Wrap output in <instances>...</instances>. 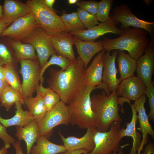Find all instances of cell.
<instances>
[{
  "label": "cell",
  "mask_w": 154,
  "mask_h": 154,
  "mask_svg": "<svg viewBox=\"0 0 154 154\" xmlns=\"http://www.w3.org/2000/svg\"><path fill=\"white\" fill-rule=\"evenodd\" d=\"M85 72L83 63L78 56L64 70L50 69L47 82L49 87L59 95L60 100L68 105L87 85Z\"/></svg>",
  "instance_id": "1"
},
{
  "label": "cell",
  "mask_w": 154,
  "mask_h": 154,
  "mask_svg": "<svg viewBox=\"0 0 154 154\" xmlns=\"http://www.w3.org/2000/svg\"><path fill=\"white\" fill-rule=\"evenodd\" d=\"M122 29L119 37L113 39L105 38L102 40L104 48L110 52L114 50H126L129 56L137 60L149 44L148 33L140 28L129 27Z\"/></svg>",
  "instance_id": "2"
},
{
  "label": "cell",
  "mask_w": 154,
  "mask_h": 154,
  "mask_svg": "<svg viewBox=\"0 0 154 154\" xmlns=\"http://www.w3.org/2000/svg\"><path fill=\"white\" fill-rule=\"evenodd\" d=\"M91 107L95 119V127L100 131L106 132L115 122H122L119 114L118 97L116 90L109 95L103 90L101 93L91 96Z\"/></svg>",
  "instance_id": "3"
},
{
  "label": "cell",
  "mask_w": 154,
  "mask_h": 154,
  "mask_svg": "<svg viewBox=\"0 0 154 154\" xmlns=\"http://www.w3.org/2000/svg\"><path fill=\"white\" fill-rule=\"evenodd\" d=\"M100 86H86L78 96L67 105L70 123L80 129L95 127V119L91 107L90 94L94 90Z\"/></svg>",
  "instance_id": "4"
},
{
  "label": "cell",
  "mask_w": 154,
  "mask_h": 154,
  "mask_svg": "<svg viewBox=\"0 0 154 154\" xmlns=\"http://www.w3.org/2000/svg\"><path fill=\"white\" fill-rule=\"evenodd\" d=\"M25 3L30 7L40 27L47 34L53 35L67 33L60 16L48 8L44 0H28Z\"/></svg>",
  "instance_id": "5"
},
{
  "label": "cell",
  "mask_w": 154,
  "mask_h": 154,
  "mask_svg": "<svg viewBox=\"0 0 154 154\" xmlns=\"http://www.w3.org/2000/svg\"><path fill=\"white\" fill-rule=\"evenodd\" d=\"M120 122L112 123L106 132L97 130L94 135L95 146L93 150L86 154H112L118 152L122 138L120 136L121 128Z\"/></svg>",
  "instance_id": "6"
},
{
  "label": "cell",
  "mask_w": 154,
  "mask_h": 154,
  "mask_svg": "<svg viewBox=\"0 0 154 154\" xmlns=\"http://www.w3.org/2000/svg\"><path fill=\"white\" fill-rule=\"evenodd\" d=\"M20 72L23 77L21 84L22 96L23 99L32 96L39 84L41 70L38 60H21Z\"/></svg>",
  "instance_id": "7"
},
{
  "label": "cell",
  "mask_w": 154,
  "mask_h": 154,
  "mask_svg": "<svg viewBox=\"0 0 154 154\" xmlns=\"http://www.w3.org/2000/svg\"><path fill=\"white\" fill-rule=\"evenodd\" d=\"M110 17L111 19L121 23V29L131 27L142 29L149 34L151 39H154V22H148L138 18L125 3L116 7Z\"/></svg>",
  "instance_id": "8"
},
{
  "label": "cell",
  "mask_w": 154,
  "mask_h": 154,
  "mask_svg": "<svg viewBox=\"0 0 154 154\" xmlns=\"http://www.w3.org/2000/svg\"><path fill=\"white\" fill-rule=\"evenodd\" d=\"M70 121L67 105L61 100L50 110L38 124L39 136L47 137L56 126L63 125H68Z\"/></svg>",
  "instance_id": "9"
},
{
  "label": "cell",
  "mask_w": 154,
  "mask_h": 154,
  "mask_svg": "<svg viewBox=\"0 0 154 154\" xmlns=\"http://www.w3.org/2000/svg\"><path fill=\"white\" fill-rule=\"evenodd\" d=\"M39 26L31 12L13 22L0 35L13 40L22 41L31 35Z\"/></svg>",
  "instance_id": "10"
},
{
  "label": "cell",
  "mask_w": 154,
  "mask_h": 154,
  "mask_svg": "<svg viewBox=\"0 0 154 154\" xmlns=\"http://www.w3.org/2000/svg\"><path fill=\"white\" fill-rule=\"evenodd\" d=\"M21 41L31 44L34 48L41 68L47 62L50 56L56 54L50 42L48 35L40 27Z\"/></svg>",
  "instance_id": "11"
},
{
  "label": "cell",
  "mask_w": 154,
  "mask_h": 154,
  "mask_svg": "<svg viewBox=\"0 0 154 154\" xmlns=\"http://www.w3.org/2000/svg\"><path fill=\"white\" fill-rule=\"evenodd\" d=\"M118 50L106 51L104 57V68L102 77V84L100 89H103L107 95L110 92L116 90L121 81L117 78V70L116 68L115 60Z\"/></svg>",
  "instance_id": "12"
},
{
  "label": "cell",
  "mask_w": 154,
  "mask_h": 154,
  "mask_svg": "<svg viewBox=\"0 0 154 154\" xmlns=\"http://www.w3.org/2000/svg\"><path fill=\"white\" fill-rule=\"evenodd\" d=\"M119 23L111 19L99 24L91 28L85 30L70 33L84 41H94L102 36L108 33H112L120 36L123 29L116 27Z\"/></svg>",
  "instance_id": "13"
},
{
  "label": "cell",
  "mask_w": 154,
  "mask_h": 154,
  "mask_svg": "<svg viewBox=\"0 0 154 154\" xmlns=\"http://www.w3.org/2000/svg\"><path fill=\"white\" fill-rule=\"evenodd\" d=\"M154 40L151 42L143 55L137 60L136 72L137 77L147 87L152 82L154 69Z\"/></svg>",
  "instance_id": "14"
},
{
  "label": "cell",
  "mask_w": 154,
  "mask_h": 154,
  "mask_svg": "<svg viewBox=\"0 0 154 154\" xmlns=\"http://www.w3.org/2000/svg\"><path fill=\"white\" fill-rule=\"evenodd\" d=\"M97 130L94 127H89L87 128L85 134L80 138L73 136L65 137L60 132L58 133L63 145L67 151L72 152L83 149L89 153L92 151L94 147V135Z\"/></svg>",
  "instance_id": "15"
},
{
  "label": "cell",
  "mask_w": 154,
  "mask_h": 154,
  "mask_svg": "<svg viewBox=\"0 0 154 154\" xmlns=\"http://www.w3.org/2000/svg\"><path fill=\"white\" fill-rule=\"evenodd\" d=\"M121 82L116 90L117 96L135 101L145 94L146 87L137 76L127 78Z\"/></svg>",
  "instance_id": "16"
},
{
  "label": "cell",
  "mask_w": 154,
  "mask_h": 154,
  "mask_svg": "<svg viewBox=\"0 0 154 154\" xmlns=\"http://www.w3.org/2000/svg\"><path fill=\"white\" fill-rule=\"evenodd\" d=\"M50 42L58 55L68 58L71 62L75 61L76 58L73 48L74 37L66 33L53 35H48Z\"/></svg>",
  "instance_id": "17"
},
{
  "label": "cell",
  "mask_w": 154,
  "mask_h": 154,
  "mask_svg": "<svg viewBox=\"0 0 154 154\" xmlns=\"http://www.w3.org/2000/svg\"><path fill=\"white\" fill-rule=\"evenodd\" d=\"M146 100V97L144 94L135 101L133 104L138 113V119L140 125L138 129L142 133V138L140 144L143 145L147 142L148 135H150L153 139H154V131L149 122V116L146 114L145 108Z\"/></svg>",
  "instance_id": "18"
},
{
  "label": "cell",
  "mask_w": 154,
  "mask_h": 154,
  "mask_svg": "<svg viewBox=\"0 0 154 154\" xmlns=\"http://www.w3.org/2000/svg\"><path fill=\"white\" fill-rule=\"evenodd\" d=\"M74 37V44L76 46L78 56L82 61L86 69L93 56L104 49L102 40L96 42L84 41L75 36Z\"/></svg>",
  "instance_id": "19"
},
{
  "label": "cell",
  "mask_w": 154,
  "mask_h": 154,
  "mask_svg": "<svg viewBox=\"0 0 154 154\" xmlns=\"http://www.w3.org/2000/svg\"><path fill=\"white\" fill-rule=\"evenodd\" d=\"M106 51L104 49L99 52L94 57L88 67L85 69L86 86L96 87L102 85L104 57Z\"/></svg>",
  "instance_id": "20"
},
{
  "label": "cell",
  "mask_w": 154,
  "mask_h": 154,
  "mask_svg": "<svg viewBox=\"0 0 154 154\" xmlns=\"http://www.w3.org/2000/svg\"><path fill=\"white\" fill-rule=\"evenodd\" d=\"M4 19L10 24L31 12L30 7L18 0H5L3 6Z\"/></svg>",
  "instance_id": "21"
},
{
  "label": "cell",
  "mask_w": 154,
  "mask_h": 154,
  "mask_svg": "<svg viewBox=\"0 0 154 154\" xmlns=\"http://www.w3.org/2000/svg\"><path fill=\"white\" fill-rule=\"evenodd\" d=\"M129 103L132 110L131 119L129 123L126 124V128L125 129L124 127H122L120 136L122 139L126 136L130 137L132 138L133 140V145L129 154H137L138 147L141 142V136L136 129V125L138 120L137 112L134 105L131 104L130 102Z\"/></svg>",
  "instance_id": "22"
},
{
  "label": "cell",
  "mask_w": 154,
  "mask_h": 154,
  "mask_svg": "<svg viewBox=\"0 0 154 154\" xmlns=\"http://www.w3.org/2000/svg\"><path fill=\"white\" fill-rule=\"evenodd\" d=\"M15 136L19 141L24 140L26 145L27 154H30L31 148L39 137L38 125L35 119L24 127L17 126Z\"/></svg>",
  "instance_id": "23"
},
{
  "label": "cell",
  "mask_w": 154,
  "mask_h": 154,
  "mask_svg": "<svg viewBox=\"0 0 154 154\" xmlns=\"http://www.w3.org/2000/svg\"><path fill=\"white\" fill-rule=\"evenodd\" d=\"M23 104L18 102L15 104L16 111L15 115L12 117L5 119L0 115V122L6 127L12 126L24 127L33 121L35 119L29 111L24 110Z\"/></svg>",
  "instance_id": "24"
},
{
  "label": "cell",
  "mask_w": 154,
  "mask_h": 154,
  "mask_svg": "<svg viewBox=\"0 0 154 154\" xmlns=\"http://www.w3.org/2000/svg\"><path fill=\"white\" fill-rule=\"evenodd\" d=\"M117 57L120 81L121 82L125 79L134 76V73L137 66V60L121 50H118Z\"/></svg>",
  "instance_id": "25"
},
{
  "label": "cell",
  "mask_w": 154,
  "mask_h": 154,
  "mask_svg": "<svg viewBox=\"0 0 154 154\" xmlns=\"http://www.w3.org/2000/svg\"><path fill=\"white\" fill-rule=\"evenodd\" d=\"M36 143L32 147L30 154H57L67 151L63 145L52 143L45 136H39Z\"/></svg>",
  "instance_id": "26"
},
{
  "label": "cell",
  "mask_w": 154,
  "mask_h": 154,
  "mask_svg": "<svg viewBox=\"0 0 154 154\" xmlns=\"http://www.w3.org/2000/svg\"><path fill=\"white\" fill-rule=\"evenodd\" d=\"M23 102L38 124L47 112L44 105L43 97L37 93L36 97L32 96L26 98L23 100Z\"/></svg>",
  "instance_id": "27"
},
{
  "label": "cell",
  "mask_w": 154,
  "mask_h": 154,
  "mask_svg": "<svg viewBox=\"0 0 154 154\" xmlns=\"http://www.w3.org/2000/svg\"><path fill=\"white\" fill-rule=\"evenodd\" d=\"M10 44L15 51L16 57L19 61L38 59L35 50L31 44L23 43L20 41L13 40L10 42Z\"/></svg>",
  "instance_id": "28"
},
{
  "label": "cell",
  "mask_w": 154,
  "mask_h": 154,
  "mask_svg": "<svg viewBox=\"0 0 154 154\" xmlns=\"http://www.w3.org/2000/svg\"><path fill=\"white\" fill-rule=\"evenodd\" d=\"M0 102L1 106L4 107L7 111L17 102L24 104L22 95L9 85L6 87L0 94Z\"/></svg>",
  "instance_id": "29"
},
{
  "label": "cell",
  "mask_w": 154,
  "mask_h": 154,
  "mask_svg": "<svg viewBox=\"0 0 154 154\" xmlns=\"http://www.w3.org/2000/svg\"><path fill=\"white\" fill-rule=\"evenodd\" d=\"M66 32L70 33L86 29L76 12L67 13L65 10L60 16Z\"/></svg>",
  "instance_id": "30"
},
{
  "label": "cell",
  "mask_w": 154,
  "mask_h": 154,
  "mask_svg": "<svg viewBox=\"0 0 154 154\" xmlns=\"http://www.w3.org/2000/svg\"><path fill=\"white\" fill-rule=\"evenodd\" d=\"M36 91L43 98L44 105L47 112L50 110L60 100L59 95L50 88H45L38 84Z\"/></svg>",
  "instance_id": "31"
},
{
  "label": "cell",
  "mask_w": 154,
  "mask_h": 154,
  "mask_svg": "<svg viewBox=\"0 0 154 154\" xmlns=\"http://www.w3.org/2000/svg\"><path fill=\"white\" fill-rule=\"evenodd\" d=\"M71 61L66 57L62 55L54 54L51 56L50 60L41 68L40 79V84H42L44 80V73L46 69L50 66L52 65H58L61 68V70L66 69L70 64Z\"/></svg>",
  "instance_id": "32"
},
{
  "label": "cell",
  "mask_w": 154,
  "mask_h": 154,
  "mask_svg": "<svg viewBox=\"0 0 154 154\" xmlns=\"http://www.w3.org/2000/svg\"><path fill=\"white\" fill-rule=\"evenodd\" d=\"M4 67L5 80L22 95L21 84L13 63L8 64Z\"/></svg>",
  "instance_id": "33"
},
{
  "label": "cell",
  "mask_w": 154,
  "mask_h": 154,
  "mask_svg": "<svg viewBox=\"0 0 154 154\" xmlns=\"http://www.w3.org/2000/svg\"><path fill=\"white\" fill-rule=\"evenodd\" d=\"M113 1V0H102L98 2L96 14L98 21L103 23L111 19L110 13Z\"/></svg>",
  "instance_id": "34"
},
{
  "label": "cell",
  "mask_w": 154,
  "mask_h": 154,
  "mask_svg": "<svg viewBox=\"0 0 154 154\" xmlns=\"http://www.w3.org/2000/svg\"><path fill=\"white\" fill-rule=\"evenodd\" d=\"M77 10L79 18L86 29L91 28L99 24L96 15L79 7Z\"/></svg>",
  "instance_id": "35"
},
{
  "label": "cell",
  "mask_w": 154,
  "mask_h": 154,
  "mask_svg": "<svg viewBox=\"0 0 154 154\" xmlns=\"http://www.w3.org/2000/svg\"><path fill=\"white\" fill-rule=\"evenodd\" d=\"M145 96L148 97L150 108L148 116L152 121H154V83L152 82L146 87L145 92Z\"/></svg>",
  "instance_id": "36"
},
{
  "label": "cell",
  "mask_w": 154,
  "mask_h": 154,
  "mask_svg": "<svg viewBox=\"0 0 154 154\" xmlns=\"http://www.w3.org/2000/svg\"><path fill=\"white\" fill-rule=\"evenodd\" d=\"M12 54L6 45L0 42V65L3 66L13 63Z\"/></svg>",
  "instance_id": "37"
},
{
  "label": "cell",
  "mask_w": 154,
  "mask_h": 154,
  "mask_svg": "<svg viewBox=\"0 0 154 154\" xmlns=\"http://www.w3.org/2000/svg\"><path fill=\"white\" fill-rule=\"evenodd\" d=\"M76 4L79 7V8L92 15H96L98 5V2L96 1L78 0Z\"/></svg>",
  "instance_id": "38"
},
{
  "label": "cell",
  "mask_w": 154,
  "mask_h": 154,
  "mask_svg": "<svg viewBox=\"0 0 154 154\" xmlns=\"http://www.w3.org/2000/svg\"><path fill=\"white\" fill-rule=\"evenodd\" d=\"M6 128L0 122V138L3 141L5 147L8 149L11 147V144L14 143L15 140L13 137L7 133Z\"/></svg>",
  "instance_id": "39"
},
{
  "label": "cell",
  "mask_w": 154,
  "mask_h": 154,
  "mask_svg": "<svg viewBox=\"0 0 154 154\" xmlns=\"http://www.w3.org/2000/svg\"><path fill=\"white\" fill-rule=\"evenodd\" d=\"M141 154H154V146L153 143L150 142L147 144Z\"/></svg>",
  "instance_id": "40"
},
{
  "label": "cell",
  "mask_w": 154,
  "mask_h": 154,
  "mask_svg": "<svg viewBox=\"0 0 154 154\" xmlns=\"http://www.w3.org/2000/svg\"><path fill=\"white\" fill-rule=\"evenodd\" d=\"M13 145L15 149L16 154H23L20 141H16Z\"/></svg>",
  "instance_id": "41"
},
{
  "label": "cell",
  "mask_w": 154,
  "mask_h": 154,
  "mask_svg": "<svg viewBox=\"0 0 154 154\" xmlns=\"http://www.w3.org/2000/svg\"><path fill=\"white\" fill-rule=\"evenodd\" d=\"M10 25L7 23L4 19L0 20V35Z\"/></svg>",
  "instance_id": "42"
},
{
  "label": "cell",
  "mask_w": 154,
  "mask_h": 154,
  "mask_svg": "<svg viewBox=\"0 0 154 154\" xmlns=\"http://www.w3.org/2000/svg\"><path fill=\"white\" fill-rule=\"evenodd\" d=\"M46 6L52 10L55 11L53 8V5L55 1V0H44Z\"/></svg>",
  "instance_id": "43"
},
{
  "label": "cell",
  "mask_w": 154,
  "mask_h": 154,
  "mask_svg": "<svg viewBox=\"0 0 154 154\" xmlns=\"http://www.w3.org/2000/svg\"><path fill=\"white\" fill-rule=\"evenodd\" d=\"M8 85V84L5 80L0 79V94Z\"/></svg>",
  "instance_id": "44"
},
{
  "label": "cell",
  "mask_w": 154,
  "mask_h": 154,
  "mask_svg": "<svg viewBox=\"0 0 154 154\" xmlns=\"http://www.w3.org/2000/svg\"><path fill=\"white\" fill-rule=\"evenodd\" d=\"M89 153L84 149H81L70 152V154H86Z\"/></svg>",
  "instance_id": "45"
},
{
  "label": "cell",
  "mask_w": 154,
  "mask_h": 154,
  "mask_svg": "<svg viewBox=\"0 0 154 154\" xmlns=\"http://www.w3.org/2000/svg\"><path fill=\"white\" fill-rule=\"evenodd\" d=\"M0 79L5 80L4 67L1 65H0Z\"/></svg>",
  "instance_id": "46"
},
{
  "label": "cell",
  "mask_w": 154,
  "mask_h": 154,
  "mask_svg": "<svg viewBox=\"0 0 154 154\" xmlns=\"http://www.w3.org/2000/svg\"><path fill=\"white\" fill-rule=\"evenodd\" d=\"M127 145H128V144H127L126 145H124L121 146L120 148L119 151L118 152V153H117V152H114L112 154H124V153L123 151V149Z\"/></svg>",
  "instance_id": "47"
},
{
  "label": "cell",
  "mask_w": 154,
  "mask_h": 154,
  "mask_svg": "<svg viewBox=\"0 0 154 154\" xmlns=\"http://www.w3.org/2000/svg\"><path fill=\"white\" fill-rule=\"evenodd\" d=\"M0 154H8L7 149L4 146L0 150Z\"/></svg>",
  "instance_id": "48"
},
{
  "label": "cell",
  "mask_w": 154,
  "mask_h": 154,
  "mask_svg": "<svg viewBox=\"0 0 154 154\" xmlns=\"http://www.w3.org/2000/svg\"><path fill=\"white\" fill-rule=\"evenodd\" d=\"M4 19L3 15V6L0 4V20Z\"/></svg>",
  "instance_id": "49"
},
{
  "label": "cell",
  "mask_w": 154,
  "mask_h": 154,
  "mask_svg": "<svg viewBox=\"0 0 154 154\" xmlns=\"http://www.w3.org/2000/svg\"><path fill=\"white\" fill-rule=\"evenodd\" d=\"M142 1L147 6L150 5L153 1L152 0H143Z\"/></svg>",
  "instance_id": "50"
},
{
  "label": "cell",
  "mask_w": 154,
  "mask_h": 154,
  "mask_svg": "<svg viewBox=\"0 0 154 154\" xmlns=\"http://www.w3.org/2000/svg\"><path fill=\"white\" fill-rule=\"evenodd\" d=\"M143 146L141 145H140L138 147L137 151V154H141V151L143 149Z\"/></svg>",
  "instance_id": "51"
},
{
  "label": "cell",
  "mask_w": 154,
  "mask_h": 154,
  "mask_svg": "<svg viewBox=\"0 0 154 154\" xmlns=\"http://www.w3.org/2000/svg\"><path fill=\"white\" fill-rule=\"evenodd\" d=\"M78 1V0H68V2L70 4H73L76 3Z\"/></svg>",
  "instance_id": "52"
},
{
  "label": "cell",
  "mask_w": 154,
  "mask_h": 154,
  "mask_svg": "<svg viewBox=\"0 0 154 154\" xmlns=\"http://www.w3.org/2000/svg\"><path fill=\"white\" fill-rule=\"evenodd\" d=\"M70 152L69 151H66L64 152L60 153L57 154H70Z\"/></svg>",
  "instance_id": "53"
}]
</instances>
